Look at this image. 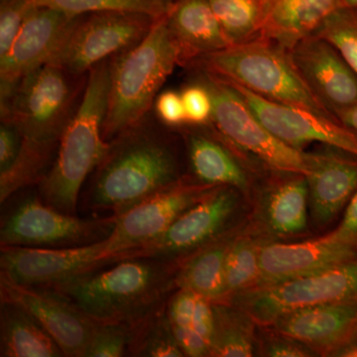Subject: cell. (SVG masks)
<instances>
[{
  "label": "cell",
  "mask_w": 357,
  "mask_h": 357,
  "mask_svg": "<svg viewBox=\"0 0 357 357\" xmlns=\"http://www.w3.org/2000/svg\"><path fill=\"white\" fill-rule=\"evenodd\" d=\"M227 296L257 285L260 279V248L248 239L229 244L225 255Z\"/></svg>",
  "instance_id": "32"
},
{
  "label": "cell",
  "mask_w": 357,
  "mask_h": 357,
  "mask_svg": "<svg viewBox=\"0 0 357 357\" xmlns=\"http://www.w3.org/2000/svg\"><path fill=\"white\" fill-rule=\"evenodd\" d=\"M176 130L182 136L185 159L195 180L241 191L248 188L245 170L210 126H185Z\"/></svg>",
  "instance_id": "21"
},
{
  "label": "cell",
  "mask_w": 357,
  "mask_h": 357,
  "mask_svg": "<svg viewBox=\"0 0 357 357\" xmlns=\"http://www.w3.org/2000/svg\"><path fill=\"white\" fill-rule=\"evenodd\" d=\"M218 185L184 178L116 215L114 232L107 239L110 249L128 258L161 236L181 215Z\"/></svg>",
  "instance_id": "12"
},
{
  "label": "cell",
  "mask_w": 357,
  "mask_h": 357,
  "mask_svg": "<svg viewBox=\"0 0 357 357\" xmlns=\"http://www.w3.org/2000/svg\"><path fill=\"white\" fill-rule=\"evenodd\" d=\"M338 7V0H278L267 16L261 37L290 52L314 34Z\"/></svg>",
  "instance_id": "23"
},
{
  "label": "cell",
  "mask_w": 357,
  "mask_h": 357,
  "mask_svg": "<svg viewBox=\"0 0 357 357\" xmlns=\"http://www.w3.org/2000/svg\"><path fill=\"white\" fill-rule=\"evenodd\" d=\"M227 84L243 96L263 126L289 146L302 150L305 145L316 142L357 156V134L340 121L303 107L272 102L238 84Z\"/></svg>",
  "instance_id": "13"
},
{
  "label": "cell",
  "mask_w": 357,
  "mask_h": 357,
  "mask_svg": "<svg viewBox=\"0 0 357 357\" xmlns=\"http://www.w3.org/2000/svg\"><path fill=\"white\" fill-rule=\"evenodd\" d=\"M215 328L210 356L249 357L255 354L253 319L243 310L213 303Z\"/></svg>",
  "instance_id": "28"
},
{
  "label": "cell",
  "mask_w": 357,
  "mask_h": 357,
  "mask_svg": "<svg viewBox=\"0 0 357 357\" xmlns=\"http://www.w3.org/2000/svg\"><path fill=\"white\" fill-rule=\"evenodd\" d=\"M190 70L211 91L213 110L208 126L225 142L253 155L277 172L307 176L311 153L289 146L270 132L227 82L206 70Z\"/></svg>",
  "instance_id": "8"
},
{
  "label": "cell",
  "mask_w": 357,
  "mask_h": 357,
  "mask_svg": "<svg viewBox=\"0 0 357 357\" xmlns=\"http://www.w3.org/2000/svg\"><path fill=\"white\" fill-rule=\"evenodd\" d=\"M107 241L77 248L4 246L0 251V277L30 287L49 288L124 259Z\"/></svg>",
  "instance_id": "11"
},
{
  "label": "cell",
  "mask_w": 357,
  "mask_h": 357,
  "mask_svg": "<svg viewBox=\"0 0 357 357\" xmlns=\"http://www.w3.org/2000/svg\"><path fill=\"white\" fill-rule=\"evenodd\" d=\"M73 18L48 7L35 6L30 11L8 53L0 59V98L8 95L26 75L48 62Z\"/></svg>",
  "instance_id": "17"
},
{
  "label": "cell",
  "mask_w": 357,
  "mask_h": 357,
  "mask_svg": "<svg viewBox=\"0 0 357 357\" xmlns=\"http://www.w3.org/2000/svg\"><path fill=\"white\" fill-rule=\"evenodd\" d=\"M16 199L1 215L0 246L77 248L107 241L116 225V215L82 218L45 203L38 191Z\"/></svg>",
  "instance_id": "7"
},
{
  "label": "cell",
  "mask_w": 357,
  "mask_h": 357,
  "mask_svg": "<svg viewBox=\"0 0 357 357\" xmlns=\"http://www.w3.org/2000/svg\"><path fill=\"white\" fill-rule=\"evenodd\" d=\"M265 345V356L272 357H309L316 356V351L299 340L278 333Z\"/></svg>",
  "instance_id": "40"
},
{
  "label": "cell",
  "mask_w": 357,
  "mask_h": 357,
  "mask_svg": "<svg viewBox=\"0 0 357 357\" xmlns=\"http://www.w3.org/2000/svg\"><path fill=\"white\" fill-rule=\"evenodd\" d=\"M23 136L10 122H0V173L13 165L20 153Z\"/></svg>",
  "instance_id": "38"
},
{
  "label": "cell",
  "mask_w": 357,
  "mask_h": 357,
  "mask_svg": "<svg viewBox=\"0 0 357 357\" xmlns=\"http://www.w3.org/2000/svg\"><path fill=\"white\" fill-rule=\"evenodd\" d=\"M34 7L30 0H0V59L8 53Z\"/></svg>",
  "instance_id": "36"
},
{
  "label": "cell",
  "mask_w": 357,
  "mask_h": 357,
  "mask_svg": "<svg viewBox=\"0 0 357 357\" xmlns=\"http://www.w3.org/2000/svg\"><path fill=\"white\" fill-rule=\"evenodd\" d=\"M152 112L162 124L172 129L187 126L184 102L180 91L165 89L155 98Z\"/></svg>",
  "instance_id": "37"
},
{
  "label": "cell",
  "mask_w": 357,
  "mask_h": 357,
  "mask_svg": "<svg viewBox=\"0 0 357 357\" xmlns=\"http://www.w3.org/2000/svg\"><path fill=\"white\" fill-rule=\"evenodd\" d=\"M187 69L206 70L268 100L303 107L338 121L303 81L290 52L261 36L208 54Z\"/></svg>",
  "instance_id": "5"
},
{
  "label": "cell",
  "mask_w": 357,
  "mask_h": 357,
  "mask_svg": "<svg viewBox=\"0 0 357 357\" xmlns=\"http://www.w3.org/2000/svg\"><path fill=\"white\" fill-rule=\"evenodd\" d=\"M173 1H176V0H173Z\"/></svg>",
  "instance_id": "47"
},
{
  "label": "cell",
  "mask_w": 357,
  "mask_h": 357,
  "mask_svg": "<svg viewBox=\"0 0 357 357\" xmlns=\"http://www.w3.org/2000/svg\"><path fill=\"white\" fill-rule=\"evenodd\" d=\"M333 231L340 239L357 248V191L347 204L340 225Z\"/></svg>",
  "instance_id": "41"
},
{
  "label": "cell",
  "mask_w": 357,
  "mask_h": 357,
  "mask_svg": "<svg viewBox=\"0 0 357 357\" xmlns=\"http://www.w3.org/2000/svg\"><path fill=\"white\" fill-rule=\"evenodd\" d=\"M337 119L344 126L357 134V103L338 114Z\"/></svg>",
  "instance_id": "43"
},
{
  "label": "cell",
  "mask_w": 357,
  "mask_h": 357,
  "mask_svg": "<svg viewBox=\"0 0 357 357\" xmlns=\"http://www.w3.org/2000/svg\"><path fill=\"white\" fill-rule=\"evenodd\" d=\"M290 56L307 88L335 116L357 103V75L330 42L312 34Z\"/></svg>",
  "instance_id": "16"
},
{
  "label": "cell",
  "mask_w": 357,
  "mask_h": 357,
  "mask_svg": "<svg viewBox=\"0 0 357 357\" xmlns=\"http://www.w3.org/2000/svg\"><path fill=\"white\" fill-rule=\"evenodd\" d=\"M269 326L314 351L331 354L354 335L357 326V301L300 307L282 314Z\"/></svg>",
  "instance_id": "19"
},
{
  "label": "cell",
  "mask_w": 357,
  "mask_h": 357,
  "mask_svg": "<svg viewBox=\"0 0 357 357\" xmlns=\"http://www.w3.org/2000/svg\"><path fill=\"white\" fill-rule=\"evenodd\" d=\"M306 178L312 215L319 223L330 222L357 191V156L333 147L311 153Z\"/></svg>",
  "instance_id": "20"
},
{
  "label": "cell",
  "mask_w": 357,
  "mask_h": 357,
  "mask_svg": "<svg viewBox=\"0 0 357 357\" xmlns=\"http://www.w3.org/2000/svg\"><path fill=\"white\" fill-rule=\"evenodd\" d=\"M0 301L27 312L68 357H84L95 321L49 289L18 285L0 277Z\"/></svg>",
  "instance_id": "15"
},
{
  "label": "cell",
  "mask_w": 357,
  "mask_h": 357,
  "mask_svg": "<svg viewBox=\"0 0 357 357\" xmlns=\"http://www.w3.org/2000/svg\"><path fill=\"white\" fill-rule=\"evenodd\" d=\"M0 356L63 357L57 342L34 319L13 303L1 301Z\"/></svg>",
  "instance_id": "24"
},
{
  "label": "cell",
  "mask_w": 357,
  "mask_h": 357,
  "mask_svg": "<svg viewBox=\"0 0 357 357\" xmlns=\"http://www.w3.org/2000/svg\"><path fill=\"white\" fill-rule=\"evenodd\" d=\"M88 76L42 65L0 98V121L14 124L28 139L60 140L83 100Z\"/></svg>",
  "instance_id": "6"
},
{
  "label": "cell",
  "mask_w": 357,
  "mask_h": 357,
  "mask_svg": "<svg viewBox=\"0 0 357 357\" xmlns=\"http://www.w3.org/2000/svg\"><path fill=\"white\" fill-rule=\"evenodd\" d=\"M34 6L48 7L68 15H82L98 11H131L156 18L168 15L173 0H30Z\"/></svg>",
  "instance_id": "31"
},
{
  "label": "cell",
  "mask_w": 357,
  "mask_h": 357,
  "mask_svg": "<svg viewBox=\"0 0 357 357\" xmlns=\"http://www.w3.org/2000/svg\"><path fill=\"white\" fill-rule=\"evenodd\" d=\"M129 356L182 357L181 349L166 312V304L149 317L134 324Z\"/></svg>",
  "instance_id": "30"
},
{
  "label": "cell",
  "mask_w": 357,
  "mask_h": 357,
  "mask_svg": "<svg viewBox=\"0 0 357 357\" xmlns=\"http://www.w3.org/2000/svg\"><path fill=\"white\" fill-rule=\"evenodd\" d=\"M314 34L333 45L357 75L356 7H338Z\"/></svg>",
  "instance_id": "33"
},
{
  "label": "cell",
  "mask_w": 357,
  "mask_h": 357,
  "mask_svg": "<svg viewBox=\"0 0 357 357\" xmlns=\"http://www.w3.org/2000/svg\"><path fill=\"white\" fill-rule=\"evenodd\" d=\"M133 333L131 324L95 321L84 357L129 356Z\"/></svg>",
  "instance_id": "34"
},
{
  "label": "cell",
  "mask_w": 357,
  "mask_h": 357,
  "mask_svg": "<svg viewBox=\"0 0 357 357\" xmlns=\"http://www.w3.org/2000/svg\"><path fill=\"white\" fill-rule=\"evenodd\" d=\"M59 143L23 137L20 153L13 165L0 173V203L6 204L18 192L37 187L50 172L57 157Z\"/></svg>",
  "instance_id": "26"
},
{
  "label": "cell",
  "mask_w": 357,
  "mask_h": 357,
  "mask_svg": "<svg viewBox=\"0 0 357 357\" xmlns=\"http://www.w3.org/2000/svg\"><path fill=\"white\" fill-rule=\"evenodd\" d=\"M166 16L157 21L139 43L112 57L102 126L107 142L151 112L162 86L180 66V52Z\"/></svg>",
  "instance_id": "4"
},
{
  "label": "cell",
  "mask_w": 357,
  "mask_h": 357,
  "mask_svg": "<svg viewBox=\"0 0 357 357\" xmlns=\"http://www.w3.org/2000/svg\"><path fill=\"white\" fill-rule=\"evenodd\" d=\"M172 330L185 356H210L211 342L191 328L174 326Z\"/></svg>",
  "instance_id": "39"
},
{
  "label": "cell",
  "mask_w": 357,
  "mask_h": 357,
  "mask_svg": "<svg viewBox=\"0 0 357 357\" xmlns=\"http://www.w3.org/2000/svg\"><path fill=\"white\" fill-rule=\"evenodd\" d=\"M338 7H356L357 8V0H338Z\"/></svg>",
  "instance_id": "45"
},
{
  "label": "cell",
  "mask_w": 357,
  "mask_h": 357,
  "mask_svg": "<svg viewBox=\"0 0 357 357\" xmlns=\"http://www.w3.org/2000/svg\"><path fill=\"white\" fill-rule=\"evenodd\" d=\"M351 337L357 338V326H356V331H354V335H352Z\"/></svg>",
  "instance_id": "46"
},
{
  "label": "cell",
  "mask_w": 357,
  "mask_h": 357,
  "mask_svg": "<svg viewBox=\"0 0 357 357\" xmlns=\"http://www.w3.org/2000/svg\"><path fill=\"white\" fill-rule=\"evenodd\" d=\"M229 244H213L180 262L176 272L177 289L198 294L211 302H222L227 297L225 282V255Z\"/></svg>",
  "instance_id": "25"
},
{
  "label": "cell",
  "mask_w": 357,
  "mask_h": 357,
  "mask_svg": "<svg viewBox=\"0 0 357 357\" xmlns=\"http://www.w3.org/2000/svg\"><path fill=\"white\" fill-rule=\"evenodd\" d=\"M112 58L89 72L83 100L60 138L50 172L36 189L49 206L77 215L84 185L100 163L109 143L102 137L107 114Z\"/></svg>",
  "instance_id": "3"
},
{
  "label": "cell",
  "mask_w": 357,
  "mask_h": 357,
  "mask_svg": "<svg viewBox=\"0 0 357 357\" xmlns=\"http://www.w3.org/2000/svg\"><path fill=\"white\" fill-rule=\"evenodd\" d=\"M229 46L261 36L264 16L260 0H208Z\"/></svg>",
  "instance_id": "29"
},
{
  "label": "cell",
  "mask_w": 357,
  "mask_h": 357,
  "mask_svg": "<svg viewBox=\"0 0 357 357\" xmlns=\"http://www.w3.org/2000/svg\"><path fill=\"white\" fill-rule=\"evenodd\" d=\"M331 356L357 357V338H349V340L337 347L330 354Z\"/></svg>",
  "instance_id": "42"
},
{
  "label": "cell",
  "mask_w": 357,
  "mask_h": 357,
  "mask_svg": "<svg viewBox=\"0 0 357 357\" xmlns=\"http://www.w3.org/2000/svg\"><path fill=\"white\" fill-rule=\"evenodd\" d=\"M166 20L180 52V67L229 47L208 0H176Z\"/></svg>",
  "instance_id": "22"
},
{
  "label": "cell",
  "mask_w": 357,
  "mask_h": 357,
  "mask_svg": "<svg viewBox=\"0 0 357 357\" xmlns=\"http://www.w3.org/2000/svg\"><path fill=\"white\" fill-rule=\"evenodd\" d=\"M236 190L218 185L172 223L158 238L132 256H152L180 262L182 255L208 245L225 229L237 206Z\"/></svg>",
  "instance_id": "14"
},
{
  "label": "cell",
  "mask_w": 357,
  "mask_h": 357,
  "mask_svg": "<svg viewBox=\"0 0 357 357\" xmlns=\"http://www.w3.org/2000/svg\"><path fill=\"white\" fill-rule=\"evenodd\" d=\"M180 262L130 256L45 288L98 323L137 324L166 304Z\"/></svg>",
  "instance_id": "2"
},
{
  "label": "cell",
  "mask_w": 357,
  "mask_h": 357,
  "mask_svg": "<svg viewBox=\"0 0 357 357\" xmlns=\"http://www.w3.org/2000/svg\"><path fill=\"white\" fill-rule=\"evenodd\" d=\"M159 20L131 11H98L75 16L47 63L74 74H88L98 63L139 43Z\"/></svg>",
  "instance_id": "9"
},
{
  "label": "cell",
  "mask_w": 357,
  "mask_h": 357,
  "mask_svg": "<svg viewBox=\"0 0 357 357\" xmlns=\"http://www.w3.org/2000/svg\"><path fill=\"white\" fill-rule=\"evenodd\" d=\"M184 102L187 126H208L213 116V102L206 84L192 77L181 89Z\"/></svg>",
  "instance_id": "35"
},
{
  "label": "cell",
  "mask_w": 357,
  "mask_h": 357,
  "mask_svg": "<svg viewBox=\"0 0 357 357\" xmlns=\"http://www.w3.org/2000/svg\"><path fill=\"white\" fill-rule=\"evenodd\" d=\"M309 185L306 177L294 174L281 182L268 198L266 217L270 227L277 234H299L307 227Z\"/></svg>",
  "instance_id": "27"
},
{
  "label": "cell",
  "mask_w": 357,
  "mask_h": 357,
  "mask_svg": "<svg viewBox=\"0 0 357 357\" xmlns=\"http://www.w3.org/2000/svg\"><path fill=\"white\" fill-rule=\"evenodd\" d=\"M356 258V246L333 231L304 243L267 244L260 246V279L256 286L319 273Z\"/></svg>",
  "instance_id": "18"
},
{
  "label": "cell",
  "mask_w": 357,
  "mask_h": 357,
  "mask_svg": "<svg viewBox=\"0 0 357 357\" xmlns=\"http://www.w3.org/2000/svg\"><path fill=\"white\" fill-rule=\"evenodd\" d=\"M178 136L152 110L122 131L86 181V208L119 215L183 180Z\"/></svg>",
  "instance_id": "1"
},
{
  "label": "cell",
  "mask_w": 357,
  "mask_h": 357,
  "mask_svg": "<svg viewBox=\"0 0 357 357\" xmlns=\"http://www.w3.org/2000/svg\"><path fill=\"white\" fill-rule=\"evenodd\" d=\"M234 298V306L264 326L300 307L357 301V258L319 273L255 286Z\"/></svg>",
  "instance_id": "10"
},
{
  "label": "cell",
  "mask_w": 357,
  "mask_h": 357,
  "mask_svg": "<svg viewBox=\"0 0 357 357\" xmlns=\"http://www.w3.org/2000/svg\"><path fill=\"white\" fill-rule=\"evenodd\" d=\"M277 1H278V0H260L262 6L263 16H264V22Z\"/></svg>",
  "instance_id": "44"
}]
</instances>
